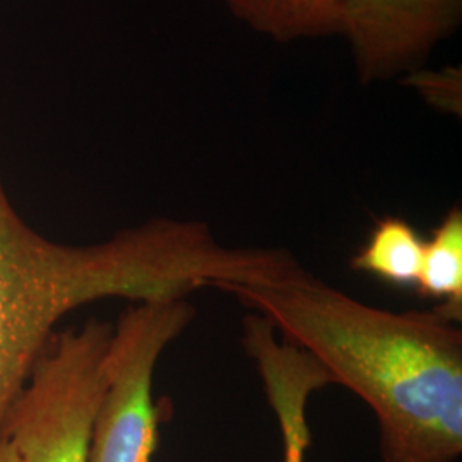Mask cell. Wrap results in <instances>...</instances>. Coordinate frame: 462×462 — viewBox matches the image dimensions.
I'll list each match as a JSON object with an SVG mask.
<instances>
[{"instance_id": "6", "label": "cell", "mask_w": 462, "mask_h": 462, "mask_svg": "<svg viewBox=\"0 0 462 462\" xmlns=\"http://www.w3.org/2000/svg\"><path fill=\"white\" fill-rule=\"evenodd\" d=\"M242 343L257 366L267 402L280 423L282 462H305L312 442L309 401L334 382L309 353L282 339L265 320L248 322Z\"/></svg>"}, {"instance_id": "1", "label": "cell", "mask_w": 462, "mask_h": 462, "mask_svg": "<svg viewBox=\"0 0 462 462\" xmlns=\"http://www.w3.org/2000/svg\"><path fill=\"white\" fill-rule=\"evenodd\" d=\"M303 349L377 416L382 462L462 454V330L440 312H391L332 288L303 265L267 284L217 288Z\"/></svg>"}, {"instance_id": "11", "label": "cell", "mask_w": 462, "mask_h": 462, "mask_svg": "<svg viewBox=\"0 0 462 462\" xmlns=\"http://www.w3.org/2000/svg\"><path fill=\"white\" fill-rule=\"evenodd\" d=\"M0 462H19L14 447L0 433Z\"/></svg>"}, {"instance_id": "8", "label": "cell", "mask_w": 462, "mask_h": 462, "mask_svg": "<svg viewBox=\"0 0 462 462\" xmlns=\"http://www.w3.org/2000/svg\"><path fill=\"white\" fill-rule=\"evenodd\" d=\"M414 290L440 301L437 312L459 324L462 317V209L454 206L425 238L420 276Z\"/></svg>"}, {"instance_id": "10", "label": "cell", "mask_w": 462, "mask_h": 462, "mask_svg": "<svg viewBox=\"0 0 462 462\" xmlns=\"http://www.w3.org/2000/svg\"><path fill=\"white\" fill-rule=\"evenodd\" d=\"M413 88L430 108L446 116H462V69L447 66L442 69L421 67L401 79Z\"/></svg>"}, {"instance_id": "5", "label": "cell", "mask_w": 462, "mask_h": 462, "mask_svg": "<svg viewBox=\"0 0 462 462\" xmlns=\"http://www.w3.org/2000/svg\"><path fill=\"white\" fill-rule=\"evenodd\" d=\"M461 23L462 0H337V36L364 86L401 81L427 66Z\"/></svg>"}, {"instance_id": "3", "label": "cell", "mask_w": 462, "mask_h": 462, "mask_svg": "<svg viewBox=\"0 0 462 462\" xmlns=\"http://www.w3.org/2000/svg\"><path fill=\"white\" fill-rule=\"evenodd\" d=\"M112 330L89 320L50 337L0 425L19 462H88Z\"/></svg>"}, {"instance_id": "7", "label": "cell", "mask_w": 462, "mask_h": 462, "mask_svg": "<svg viewBox=\"0 0 462 462\" xmlns=\"http://www.w3.org/2000/svg\"><path fill=\"white\" fill-rule=\"evenodd\" d=\"M255 33L278 43L337 36V0H216Z\"/></svg>"}, {"instance_id": "4", "label": "cell", "mask_w": 462, "mask_h": 462, "mask_svg": "<svg viewBox=\"0 0 462 462\" xmlns=\"http://www.w3.org/2000/svg\"><path fill=\"white\" fill-rule=\"evenodd\" d=\"M196 317L185 297L133 301L112 330L105 393L91 431L88 462H152L160 411L154 368Z\"/></svg>"}, {"instance_id": "2", "label": "cell", "mask_w": 462, "mask_h": 462, "mask_svg": "<svg viewBox=\"0 0 462 462\" xmlns=\"http://www.w3.org/2000/svg\"><path fill=\"white\" fill-rule=\"evenodd\" d=\"M295 261L286 248L223 245L208 223L171 217L95 245L57 244L24 223L0 182V425L67 312L103 298L146 301L265 284Z\"/></svg>"}, {"instance_id": "9", "label": "cell", "mask_w": 462, "mask_h": 462, "mask_svg": "<svg viewBox=\"0 0 462 462\" xmlns=\"http://www.w3.org/2000/svg\"><path fill=\"white\" fill-rule=\"evenodd\" d=\"M425 238L399 216H385L349 261L356 273L370 274L399 288H414L420 276Z\"/></svg>"}]
</instances>
